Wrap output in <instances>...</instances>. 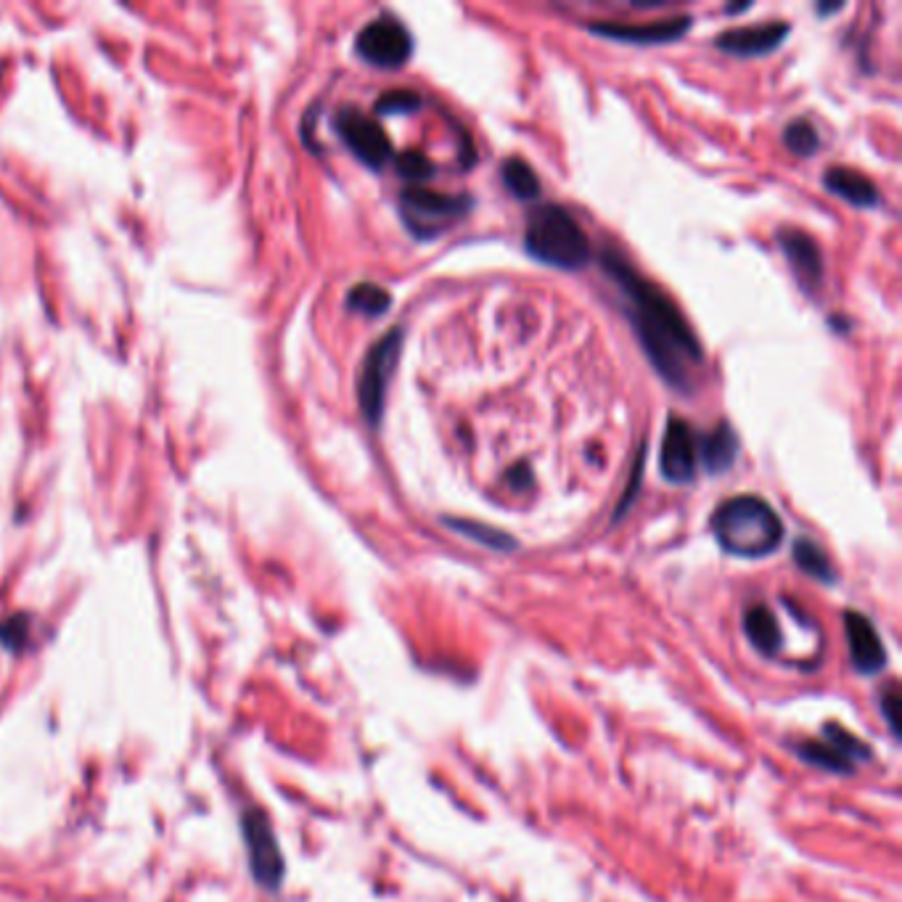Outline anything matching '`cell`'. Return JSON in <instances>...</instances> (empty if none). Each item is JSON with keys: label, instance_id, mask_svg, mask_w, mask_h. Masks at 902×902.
I'll list each match as a JSON object with an SVG mask.
<instances>
[{"label": "cell", "instance_id": "cell-3", "mask_svg": "<svg viewBox=\"0 0 902 902\" xmlns=\"http://www.w3.org/2000/svg\"><path fill=\"white\" fill-rule=\"evenodd\" d=\"M524 249L532 260L556 270H583L590 262V241L569 209L543 204L526 217Z\"/></svg>", "mask_w": 902, "mask_h": 902}, {"label": "cell", "instance_id": "cell-28", "mask_svg": "<svg viewBox=\"0 0 902 902\" xmlns=\"http://www.w3.org/2000/svg\"><path fill=\"white\" fill-rule=\"evenodd\" d=\"M841 9H845V6H841V3H832V6H821V3H818V6H815V11H818L821 17L836 14V11H841Z\"/></svg>", "mask_w": 902, "mask_h": 902}, {"label": "cell", "instance_id": "cell-17", "mask_svg": "<svg viewBox=\"0 0 902 902\" xmlns=\"http://www.w3.org/2000/svg\"><path fill=\"white\" fill-rule=\"evenodd\" d=\"M699 456L709 474H726L739 458V434L730 430V424H717L699 439Z\"/></svg>", "mask_w": 902, "mask_h": 902}, {"label": "cell", "instance_id": "cell-15", "mask_svg": "<svg viewBox=\"0 0 902 902\" xmlns=\"http://www.w3.org/2000/svg\"><path fill=\"white\" fill-rule=\"evenodd\" d=\"M823 186H826L828 194L839 196V199H845L858 209H873L881 204V196L871 183V177H866L852 167H828L826 175H823Z\"/></svg>", "mask_w": 902, "mask_h": 902}, {"label": "cell", "instance_id": "cell-25", "mask_svg": "<svg viewBox=\"0 0 902 902\" xmlns=\"http://www.w3.org/2000/svg\"><path fill=\"white\" fill-rule=\"evenodd\" d=\"M643 458H646V447H641V450H638L635 464H633V477H630V485L624 487V496L620 498V503H617L615 522H620L624 513L630 511V506H633V500L638 496V487H641V479H643Z\"/></svg>", "mask_w": 902, "mask_h": 902}, {"label": "cell", "instance_id": "cell-10", "mask_svg": "<svg viewBox=\"0 0 902 902\" xmlns=\"http://www.w3.org/2000/svg\"><path fill=\"white\" fill-rule=\"evenodd\" d=\"M696 458H699L696 434L681 416H670L660 447L662 477L673 485H691L696 479Z\"/></svg>", "mask_w": 902, "mask_h": 902}, {"label": "cell", "instance_id": "cell-6", "mask_svg": "<svg viewBox=\"0 0 902 902\" xmlns=\"http://www.w3.org/2000/svg\"><path fill=\"white\" fill-rule=\"evenodd\" d=\"M794 754L802 757L807 765L828 770V773L849 775L858 762L871 760V747L849 733L847 728L828 722L823 739H802L794 743Z\"/></svg>", "mask_w": 902, "mask_h": 902}, {"label": "cell", "instance_id": "cell-4", "mask_svg": "<svg viewBox=\"0 0 902 902\" xmlns=\"http://www.w3.org/2000/svg\"><path fill=\"white\" fill-rule=\"evenodd\" d=\"M474 209V199L464 194H443V191L411 186L400 194V215L405 228L421 241L443 236L450 222L460 220Z\"/></svg>", "mask_w": 902, "mask_h": 902}, {"label": "cell", "instance_id": "cell-16", "mask_svg": "<svg viewBox=\"0 0 902 902\" xmlns=\"http://www.w3.org/2000/svg\"><path fill=\"white\" fill-rule=\"evenodd\" d=\"M743 633H747L754 651H760L768 660H775V656L781 654L783 646L781 624L765 604H752V607L743 611Z\"/></svg>", "mask_w": 902, "mask_h": 902}, {"label": "cell", "instance_id": "cell-12", "mask_svg": "<svg viewBox=\"0 0 902 902\" xmlns=\"http://www.w3.org/2000/svg\"><path fill=\"white\" fill-rule=\"evenodd\" d=\"M792 28L783 22H768V24H757V28H736L722 32L717 37L715 45L722 51V54L736 56V58H760L779 51L783 41L789 37Z\"/></svg>", "mask_w": 902, "mask_h": 902}, {"label": "cell", "instance_id": "cell-11", "mask_svg": "<svg viewBox=\"0 0 902 902\" xmlns=\"http://www.w3.org/2000/svg\"><path fill=\"white\" fill-rule=\"evenodd\" d=\"M694 19L681 14V17H670V19H654V22L646 24H633V22H590L588 32L598 37H607V41L615 43H628V45H667L681 41L683 35L691 30Z\"/></svg>", "mask_w": 902, "mask_h": 902}, {"label": "cell", "instance_id": "cell-18", "mask_svg": "<svg viewBox=\"0 0 902 902\" xmlns=\"http://www.w3.org/2000/svg\"><path fill=\"white\" fill-rule=\"evenodd\" d=\"M443 522L450 526L456 535L469 537L471 543L485 545V548H490V551L511 553V551H517V545H519L517 537L509 535V532L498 530V526H490V524H482V522H471V519H456V517H445Z\"/></svg>", "mask_w": 902, "mask_h": 902}, {"label": "cell", "instance_id": "cell-7", "mask_svg": "<svg viewBox=\"0 0 902 902\" xmlns=\"http://www.w3.org/2000/svg\"><path fill=\"white\" fill-rule=\"evenodd\" d=\"M355 51L371 67L400 69L413 56V35L400 19L379 17L358 32Z\"/></svg>", "mask_w": 902, "mask_h": 902}, {"label": "cell", "instance_id": "cell-27", "mask_svg": "<svg viewBox=\"0 0 902 902\" xmlns=\"http://www.w3.org/2000/svg\"><path fill=\"white\" fill-rule=\"evenodd\" d=\"M506 482H509L513 490H524V487L532 485V471L526 464H517L513 469L506 474Z\"/></svg>", "mask_w": 902, "mask_h": 902}, {"label": "cell", "instance_id": "cell-23", "mask_svg": "<svg viewBox=\"0 0 902 902\" xmlns=\"http://www.w3.org/2000/svg\"><path fill=\"white\" fill-rule=\"evenodd\" d=\"M394 167H398L400 177H405V181L411 183H421V181H430L434 177V164L430 156L424 154V151H403V154L394 156Z\"/></svg>", "mask_w": 902, "mask_h": 902}, {"label": "cell", "instance_id": "cell-21", "mask_svg": "<svg viewBox=\"0 0 902 902\" xmlns=\"http://www.w3.org/2000/svg\"><path fill=\"white\" fill-rule=\"evenodd\" d=\"M347 307L352 313L366 315V318H379V315L390 313L392 294L387 289L377 286V283H358L347 294Z\"/></svg>", "mask_w": 902, "mask_h": 902}, {"label": "cell", "instance_id": "cell-19", "mask_svg": "<svg viewBox=\"0 0 902 902\" xmlns=\"http://www.w3.org/2000/svg\"><path fill=\"white\" fill-rule=\"evenodd\" d=\"M794 562L807 577L818 579L823 585L836 583V569L832 558H828L826 551H823L818 543H813L809 537H800L794 543Z\"/></svg>", "mask_w": 902, "mask_h": 902}, {"label": "cell", "instance_id": "cell-24", "mask_svg": "<svg viewBox=\"0 0 902 902\" xmlns=\"http://www.w3.org/2000/svg\"><path fill=\"white\" fill-rule=\"evenodd\" d=\"M421 109V98L413 90H390L377 101L379 115H413Z\"/></svg>", "mask_w": 902, "mask_h": 902}, {"label": "cell", "instance_id": "cell-2", "mask_svg": "<svg viewBox=\"0 0 902 902\" xmlns=\"http://www.w3.org/2000/svg\"><path fill=\"white\" fill-rule=\"evenodd\" d=\"M713 535L736 558H765L783 543V522L760 496H736L713 513Z\"/></svg>", "mask_w": 902, "mask_h": 902}, {"label": "cell", "instance_id": "cell-22", "mask_svg": "<svg viewBox=\"0 0 902 902\" xmlns=\"http://www.w3.org/2000/svg\"><path fill=\"white\" fill-rule=\"evenodd\" d=\"M783 143H786V149L796 156H813L821 146V138L807 120H794L786 124V130H783Z\"/></svg>", "mask_w": 902, "mask_h": 902}, {"label": "cell", "instance_id": "cell-13", "mask_svg": "<svg viewBox=\"0 0 902 902\" xmlns=\"http://www.w3.org/2000/svg\"><path fill=\"white\" fill-rule=\"evenodd\" d=\"M845 633L849 646V660L860 675H879L887 667V651L876 633L873 622L860 611H847Z\"/></svg>", "mask_w": 902, "mask_h": 902}, {"label": "cell", "instance_id": "cell-9", "mask_svg": "<svg viewBox=\"0 0 902 902\" xmlns=\"http://www.w3.org/2000/svg\"><path fill=\"white\" fill-rule=\"evenodd\" d=\"M243 841H247L249 866H252L257 884L265 889H279L283 879V858L279 841H275L273 826H270L265 815H243Z\"/></svg>", "mask_w": 902, "mask_h": 902}, {"label": "cell", "instance_id": "cell-5", "mask_svg": "<svg viewBox=\"0 0 902 902\" xmlns=\"http://www.w3.org/2000/svg\"><path fill=\"white\" fill-rule=\"evenodd\" d=\"M403 328L394 326L366 352L358 384V400L368 426H373V430H377L381 424V416H384L387 390H390V381L394 371H398L400 352H403Z\"/></svg>", "mask_w": 902, "mask_h": 902}, {"label": "cell", "instance_id": "cell-8", "mask_svg": "<svg viewBox=\"0 0 902 902\" xmlns=\"http://www.w3.org/2000/svg\"><path fill=\"white\" fill-rule=\"evenodd\" d=\"M334 124H337V133L345 141V146L358 156L360 162L366 164L368 170L379 173L384 164H390L394 160V146L387 135V130L381 128L379 122H373L371 117L363 115L358 109H341L337 117H334Z\"/></svg>", "mask_w": 902, "mask_h": 902}, {"label": "cell", "instance_id": "cell-20", "mask_svg": "<svg viewBox=\"0 0 902 902\" xmlns=\"http://www.w3.org/2000/svg\"><path fill=\"white\" fill-rule=\"evenodd\" d=\"M500 177H503V186L511 191V196H517V199H522V202L537 199L540 191H543L535 170H532L524 160H519V156H511V160L503 162V167H500Z\"/></svg>", "mask_w": 902, "mask_h": 902}, {"label": "cell", "instance_id": "cell-14", "mask_svg": "<svg viewBox=\"0 0 902 902\" xmlns=\"http://www.w3.org/2000/svg\"><path fill=\"white\" fill-rule=\"evenodd\" d=\"M783 257L794 270V279L805 292H815L823 283V254L818 241L805 230L786 228L779 233Z\"/></svg>", "mask_w": 902, "mask_h": 902}, {"label": "cell", "instance_id": "cell-1", "mask_svg": "<svg viewBox=\"0 0 902 902\" xmlns=\"http://www.w3.org/2000/svg\"><path fill=\"white\" fill-rule=\"evenodd\" d=\"M601 268L622 296L624 313L649 363L664 379V384L688 394L696 384V373L704 366V350L694 328L677 311L675 302L660 286L643 279L624 257L601 252Z\"/></svg>", "mask_w": 902, "mask_h": 902}, {"label": "cell", "instance_id": "cell-26", "mask_svg": "<svg viewBox=\"0 0 902 902\" xmlns=\"http://www.w3.org/2000/svg\"><path fill=\"white\" fill-rule=\"evenodd\" d=\"M898 709H900V696L898 691H887L884 696H881V715H884L889 730H892V736H900L898 730Z\"/></svg>", "mask_w": 902, "mask_h": 902}]
</instances>
